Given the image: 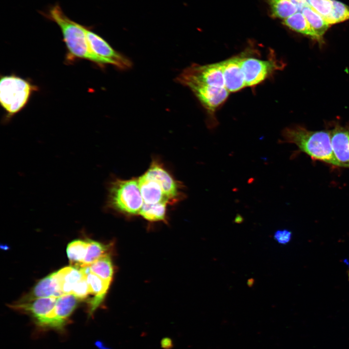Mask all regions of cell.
Here are the masks:
<instances>
[{
	"mask_svg": "<svg viewBox=\"0 0 349 349\" xmlns=\"http://www.w3.org/2000/svg\"><path fill=\"white\" fill-rule=\"evenodd\" d=\"M280 143L295 144L300 151L312 159L341 167L333 150L329 130L311 131L302 126H294L285 128Z\"/></svg>",
	"mask_w": 349,
	"mask_h": 349,
	"instance_id": "6da1fadb",
	"label": "cell"
},
{
	"mask_svg": "<svg viewBox=\"0 0 349 349\" xmlns=\"http://www.w3.org/2000/svg\"><path fill=\"white\" fill-rule=\"evenodd\" d=\"M42 15L55 23L60 28L69 54L73 58L86 59L98 65L109 64L105 59L95 54L91 49L84 30L85 26L67 16L59 4L51 6Z\"/></svg>",
	"mask_w": 349,
	"mask_h": 349,
	"instance_id": "7a4b0ae2",
	"label": "cell"
},
{
	"mask_svg": "<svg viewBox=\"0 0 349 349\" xmlns=\"http://www.w3.org/2000/svg\"><path fill=\"white\" fill-rule=\"evenodd\" d=\"M108 188V208L127 215L140 213L143 200L138 178H116L109 183Z\"/></svg>",
	"mask_w": 349,
	"mask_h": 349,
	"instance_id": "3957f363",
	"label": "cell"
},
{
	"mask_svg": "<svg viewBox=\"0 0 349 349\" xmlns=\"http://www.w3.org/2000/svg\"><path fill=\"white\" fill-rule=\"evenodd\" d=\"M37 88L27 80L11 75L0 80V102L6 112V121L18 113L27 104L32 93Z\"/></svg>",
	"mask_w": 349,
	"mask_h": 349,
	"instance_id": "277c9868",
	"label": "cell"
},
{
	"mask_svg": "<svg viewBox=\"0 0 349 349\" xmlns=\"http://www.w3.org/2000/svg\"><path fill=\"white\" fill-rule=\"evenodd\" d=\"M177 80L187 87L191 84H204L225 88L220 62L206 65L193 64L183 70Z\"/></svg>",
	"mask_w": 349,
	"mask_h": 349,
	"instance_id": "5b68a950",
	"label": "cell"
},
{
	"mask_svg": "<svg viewBox=\"0 0 349 349\" xmlns=\"http://www.w3.org/2000/svg\"><path fill=\"white\" fill-rule=\"evenodd\" d=\"M240 57L241 68L246 86L253 87L258 85L284 66L272 59L265 60Z\"/></svg>",
	"mask_w": 349,
	"mask_h": 349,
	"instance_id": "8992f818",
	"label": "cell"
},
{
	"mask_svg": "<svg viewBox=\"0 0 349 349\" xmlns=\"http://www.w3.org/2000/svg\"><path fill=\"white\" fill-rule=\"evenodd\" d=\"M211 116L210 128L217 125L214 113L216 110L227 99L230 93L225 88H219L204 84H191L188 86Z\"/></svg>",
	"mask_w": 349,
	"mask_h": 349,
	"instance_id": "52a82bcc",
	"label": "cell"
},
{
	"mask_svg": "<svg viewBox=\"0 0 349 349\" xmlns=\"http://www.w3.org/2000/svg\"><path fill=\"white\" fill-rule=\"evenodd\" d=\"M57 298L47 297L28 301H20L9 305L12 309L29 314L36 325L45 329L47 322L53 310Z\"/></svg>",
	"mask_w": 349,
	"mask_h": 349,
	"instance_id": "ba28073f",
	"label": "cell"
},
{
	"mask_svg": "<svg viewBox=\"0 0 349 349\" xmlns=\"http://www.w3.org/2000/svg\"><path fill=\"white\" fill-rule=\"evenodd\" d=\"M84 30L91 50L97 55L106 60L109 64L120 69L131 67V62L114 50L103 38L85 26Z\"/></svg>",
	"mask_w": 349,
	"mask_h": 349,
	"instance_id": "9c48e42d",
	"label": "cell"
},
{
	"mask_svg": "<svg viewBox=\"0 0 349 349\" xmlns=\"http://www.w3.org/2000/svg\"><path fill=\"white\" fill-rule=\"evenodd\" d=\"M143 174L159 183L171 203L182 198L181 186L158 160H153Z\"/></svg>",
	"mask_w": 349,
	"mask_h": 349,
	"instance_id": "30bf717a",
	"label": "cell"
},
{
	"mask_svg": "<svg viewBox=\"0 0 349 349\" xmlns=\"http://www.w3.org/2000/svg\"><path fill=\"white\" fill-rule=\"evenodd\" d=\"M79 300L73 294H64L57 299L53 310L45 329L63 331L68 318L76 309Z\"/></svg>",
	"mask_w": 349,
	"mask_h": 349,
	"instance_id": "8fae6325",
	"label": "cell"
},
{
	"mask_svg": "<svg viewBox=\"0 0 349 349\" xmlns=\"http://www.w3.org/2000/svg\"><path fill=\"white\" fill-rule=\"evenodd\" d=\"M331 141L334 155L341 167L349 168V125L338 124L330 130Z\"/></svg>",
	"mask_w": 349,
	"mask_h": 349,
	"instance_id": "7c38bea8",
	"label": "cell"
},
{
	"mask_svg": "<svg viewBox=\"0 0 349 349\" xmlns=\"http://www.w3.org/2000/svg\"><path fill=\"white\" fill-rule=\"evenodd\" d=\"M240 58L237 56L220 62L225 88L229 93L237 92L246 86L241 68Z\"/></svg>",
	"mask_w": 349,
	"mask_h": 349,
	"instance_id": "4fadbf2b",
	"label": "cell"
},
{
	"mask_svg": "<svg viewBox=\"0 0 349 349\" xmlns=\"http://www.w3.org/2000/svg\"><path fill=\"white\" fill-rule=\"evenodd\" d=\"M64 295L60 289L54 272L40 280L32 291L20 301H28L47 297L58 298Z\"/></svg>",
	"mask_w": 349,
	"mask_h": 349,
	"instance_id": "5bb4252c",
	"label": "cell"
},
{
	"mask_svg": "<svg viewBox=\"0 0 349 349\" xmlns=\"http://www.w3.org/2000/svg\"><path fill=\"white\" fill-rule=\"evenodd\" d=\"M140 191L143 202L146 204L160 203L171 204L169 198L156 181L144 174L138 178Z\"/></svg>",
	"mask_w": 349,
	"mask_h": 349,
	"instance_id": "9a60e30c",
	"label": "cell"
},
{
	"mask_svg": "<svg viewBox=\"0 0 349 349\" xmlns=\"http://www.w3.org/2000/svg\"><path fill=\"white\" fill-rule=\"evenodd\" d=\"M90 294L93 297L89 301V315L92 316L96 309L103 301L111 284L106 282L100 277L91 272L86 275Z\"/></svg>",
	"mask_w": 349,
	"mask_h": 349,
	"instance_id": "2e32d148",
	"label": "cell"
},
{
	"mask_svg": "<svg viewBox=\"0 0 349 349\" xmlns=\"http://www.w3.org/2000/svg\"><path fill=\"white\" fill-rule=\"evenodd\" d=\"M60 290L64 294L72 293L76 285L85 275L79 269L69 266L54 272Z\"/></svg>",
	"mask_w": 349,
	"mask_h": 349,
	"instance_id": "e0dca14e",
	"label": "cell"
},
{
	"mask_svg": "<svg viewBox=\"0 0 349 349\" xmlns=\"http://www.w3.org/2000/svg\"><path fill=\"white\" fill-rule=\"evenodd\" d=\"M283 24L293 31L307 36L311 38L322 43V40L313 31L306 18L300 12L285 19Z\"/></svg>",
	"mask_w": 349,
	"mask_h": 349,
	"instance_id": "ac0fdd59",
	"label": "cell"
},
{
	"mask_svg": "<svg viewBox=\"0 0 349 349\" xmlns=\"http://www.w3.org/2000/svg\"><path fill=\"white\" fill-rule=\"evenodd\" d=\"M88 245L87 240L80 239L73 240L68 244L66 253L72 266L79 268L83 265Z\"/></svg>",
	"mask_w": 349,
	"mask_h": 349,
	"instance_id": "d6986e66",
	"label": "cell"
},
{
	"mask_svg": "<svg viewBox=\"0 0 349 349\" xmlns=\"http://www.w3.org/2000/svg\"><path fill=\"white\" fill-rule=\"evenodd\" d=\"M90 271L111 284L113 276V267L109 254L105 255L89 265Z\"/></svg>",
	"mask_w": 349,
	"mask_h": 349,
	"instance_id": "ffe728a7",
	"label": "cell"
},
{
	"mask_svg": "<svg viewBox=\"0 0 349 349\" xmlns=\"http://www.w3.org/2000/svg\"><path fill=\"white\" fill-rule=\"evenodd\" d=\"M310 26L322 40L323 36L329 27L328 23L310 6L305 7L301 11Z\"/></svg>",
	"mask_w": 349,
	"mask_h": 349,
	"instance_id": "44dd1931",
	"label": "cell"
},
{
	"mask_svg": "<svg viewBox=\"0 0 349 349\" xmlns=\"http://www.w3.org/2000/svg\"><path fill=\"white\" fill-rule=\"evenodd\" d=\"M87 241V250L82 266H89L99 258L109 254L110 249V245L104 244L91 239Z\"/></svg>",
	"mask_w": 349,
	"mask_h": 349,
	"instance_id": "7402d4cb",
	"label": "cell"
},
{
	"mask_svg": "<svg viewBox=\"0 0 349 349\" xmlns=\"http://www.w3.org/2000/svg\"><path fill=\"white\" fill-rule=\"evenodd\" d=\"M167 204L166 203L155 204L144 203L139 214L149 221H164L166 218Z\"/></svg>",
	"mask_w": 349,
	"mask_h": 349,
	"instance_id": "603a6c76",
	"label": "cell"
},
{
	"mask_svg": "<svg viewBox=\"0 0 349 349\" xmlns=\"http://www.w3.org/2000/svg\"><path fill=\"white\" fill-rule=\"evenodd\" d=\"M272 16L286 19L297 12V9L290 0H270Z\"/></svg>",
	"mask_w": 349,
	"mask_h": 349,
	"instance_id": "cb8c5ba5",
	"label": "cell"
},
{
	"mask_svg": "<svg viewBox=\"0 0 349 349\" xmlns=\"http://www.w3.org/2000/svg\"><path fill=\"white\" fill-rule=\"evenodd\" d=\"M333 10L325 20L330 25L349 19V7L336 0H332Z\"/></svg>",
	"mask_w": 349,
	"mask_h": 349,
	"instance_id": "d4e9b609",
	"label": "cell"
},
{
	"mask_svg": "<svg viewBox=\"0 0 349 349\" xmlns=\"http://www.w3.org/2000/svg\"><path fill=\"white\" fill-rule=\"evenodd\" d=\"M310 6L325 20L333 10L332 0H307Z\"/></svg>",
	"mask_w": 349,
	"mask_h": 349,
	"instance_id": "484cf974",
	"label": "cell"
},
{
	"mask_svg": "<svg viewBox=\"0 0 349 349\" xmlns=\"http://www.w3.org/2000/svg\"><path fill=\"white\" fill-rule=\"evenodd\" d=\"M72 294L75 296L79 300L86 299L90 294V288L86 276L76 285Z\"/></svg>",
	"mask_w": 349,
	"mask_h": 349,
	"instance_id": "4316f807",
	"label": "cell"
},
{
	"mask_svg": "<svg viewBox=\"0 0 349 349\" xmlns=\"http://www.w3.org/2000/svg\"><path fill=\"white\" fill-rule=\"evenodd\" d=\"M291 232L287 229L277 230L274 234V239L279 243L282 244H285L288 243L291 239Z\"/></svg>",
	"mask_w": 349,
	"mask_h": 349,
	"instance_id": "83f0119b",
	"label": "cell"
},
{
	"mask_svg": "<svg viewBox=\"0 0 349 349\" xmlns=\"http://www.w3.org/2000/svg\"><path fill=\"white\" fill-rule=\"evenodd\" d=\"M160 346L163 349H171L174 347V343L170 337H164L160 341Z\"/></svg>",
	"mask_w": 349,
	"mask_h": 349,
	"instance_id": "f1b7e54d",
	"label": "cell"
},
{
	"mask_svg": "<svg viewBox=\"0 0 349 349\" xmlns=\"http://www.w3.org/2000/svg\"><path fill=\"white\" fill-rule=\"evenodd\" d=\"M299 12H301L306 6H310L307 0H290Z\"/></svg>",
	"mask_w": 349,
	"mask_h": 349,
	"instance_id": "f546056e",
	"label": "cell"
},
{
	"mask_svg": "<svg viewBox=\"0 0 349 349\" xmlns=\"http://www.w3.org/2000/svg\"><path fill=\"white\" fill-rule=\"evenodd\" d=\"M244 221L243 217L239 214H238L234 219V222L236 223H241Z\"/></svg>",
	"mask_w": 349,
	"mask_h": 349,
	"instance_id": "4dcf8cb0",
	"label": "cell"
},
{
	"mask_svg": "<svg viewBox=\"0 0 349 349\" xmlns=\"http://www.w3.org/2000/svg\"><path fill=\"white\" fill-rule=\"evenodd\" d=\"M254 283V280L253 278H251L248 280L247 285L249 287H252Z\"/></svg>",
	"mask_w": 349,
	"mask_h": 349,
	"instance_id": "1f68e13d",
	"label": "cell"
},
{
	"mask_svg": "<svg viewBox=\"0 0 349 349\" xmlns=\"http://www.w3.org/2000/svg\"><path fill=\"white\" fill-rule=\"evenodd\" d=\"M347 275H348V280H349V269L347 270Z\"/></svg>",
	"mask_w": 349,
	"mask_h": 349,
	"instance_id": "d6a6232c",
	"label": "cell"
}]
</instances>
